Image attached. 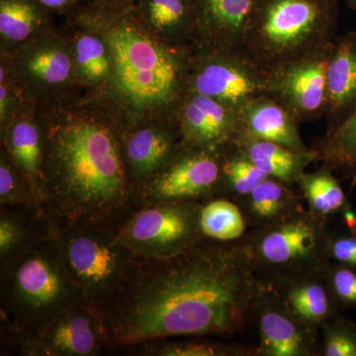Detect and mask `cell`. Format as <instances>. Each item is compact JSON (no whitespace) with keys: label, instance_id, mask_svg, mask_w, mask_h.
Segmentation results:
<instances>
[{"label":"cell","instance_id":"obj_24","mask_svg":"<svg viewBox=\"0 0 356 356\" xmlns=\"http://www.w3.org/2000/svg\"><path fill=\"white\" fill-rule=\"evenodd\" d=\"M26 76L44 86L67 83L74 69L72 51L58 40L48 39L27 47L21 60Z\"/></svg>","mask_w":356,"mask_h":356},{"label":"cell","instance_id":"obj_25","mask_svg":"<svg viewBox=\"0 0 356 356\" xmlns=\"http://www.w3.org/2000/svg\"><path fill=\"white\" fill-rule=\"evenodd\" d=\"M308 211L324 221L339 216L351 205L334 170L322 165L313 172L302 173L296 182Z\"/></svg>","mask_w":356,"mask_h":356},{"label":"cell","instance_id":"obj_1","mask_svg":"<svg viewBox=\"0 0 356 356\" xmlns=\"http://www.w3.org/2000/svg\"><path fill=\"white\" fill-rule=\"evenodd\" d=\"M261 282L240 242L203 238L165 259H143L105 312L109 350L172 337H232L252 318Z\"/></svg>","mask_w":356,"mask_h":356},{"label":"cell","instance_id":"obj_22","mask_svg":"<svg viewBox=\"0 0 356 356\" xmlns=\"http://www.w3.org/2000/svg\"><path fill=\"white\" fill-rule=\"evenodd\" d=\"M235 146L242 151L267 177L275 178L290 185H296L297 180L306 168L316 161H320L318 152H298L268 142L238 136Z\"/></svg>","mask_w":356,"mask_h":356},{"label":"cell","instance_id":"obj_21","mask_svg":"<svg viewBox=\"0 0 356 356\" xmlns=\"http://www.w3.org/2000/svg\"><path fill=\"white\" fill-rule=\"evenodd\" d=\"M180 147L175 127L156 126L140 129L133 133L126 143L125 161L135 177L134 181L137 182V189L147 178L163 168Z\"/></svg>","mask_w":356,"mask_h":356},{"label":"cell","instance_id":"obj_39","mask_svg":"<svg viewBox=\"0 0 356 356\" xmlns=\"http://www.w3.org/2000/svg\"><path fill=\"white\" fill-rule=\"evenodd\" d=\"M0 81H1V83H0V116H1L2 123H4L7 120V116H8L11 95H9V88L7 86L6 77L1 76Z\"/></svg>","mask_w":356,"mask_h":356},{"label":"cell","instance_id":"obj_13","mask_svg":"<svg viewBox=\"0 0 356 356\" xmlns=\"http://www.w3.org/2000/svg\"><path fill=\"white\" fill-rule=\"evenodd\" d=\"M252 320L257 323L259 332L257 356L320 355V331L294 317L270 285L261 282Z\"/></svg>","mask_w":356,"mask_h":356},{"label":"cell","instance_id":"obj_16","mask_svg":"<svg viewBox=\"0 0 356 356\" xmlns=\"http://www.w3.org/2000/svg\"><path fill=\"white\" fill-rule=\"evenodd\" d=\"M325 266L268 284L294 317L316 331L341 314L325 280Z\"/></svg>","mask_w":356,"mask_h":356},{"label":"cell","instance_id":"obj_23","mask_svg":"<svg viewBox=\"0 0 356 356\" xmlns=\"http://www.w3.org/2000/svg\"><path fill=\"white\" fill-rule=\"evenodd\" d=\"M294 186L273 177L257 185L238 203L248 228H264L303 209V196Z\"/></svg>","mask_w":356,"mask_h":356},{"label":"cell","instance_id":"obj_20","mask_svg":"<svg viewBox=\"0 0 356 356\" xmlns=\"http://www.w3.org/2000/svg\"><path fill=\"white\" fill-rule=\"evenodd\" d=\"M57 227L36 203L1 207L0 212V264L56 235Z\"/></svg>","mask_w":356,"mask_h":356},{"label":"cell","instance_id":"obj_6","mask_svg":"<svg viewBox=\"0 0 356 356\" xmlns=\"http://www.w3.org/2000/svg\"><path fill=\"white\" fill-rule=\"evenodd\" d=\"M55 238L84 300L104 314L130 286L144 259L104 227L57 228Z\"/></svg>","mask_w":356,"mask_h":356},{"label":"cell","instance_id":"obj_2","mask_svg":"<svg viewBox=\"0 0 356 356\" xmlns=\"http://www.w3.org/2000/svg\"><path fill=\"white\" fill-rule=\"evenodd\" d=\"M39 203L57 228L117 229L138 205L116 131L99 116L72 113L40 126Z\"/></svg>","mask_w":356,"mask_h":356},{"label":"cell","instance_id":"obj_37","mask_svg":"<svg viewBox=\"0 0 356 356\" xmlns=\"http://www.w3.org/2000/svg\"><path fill=\"white\" fill-rule=\"evenodd\" d=\"M91 6L103 11L121 13L134 6L136 0H90Z\"/></svg>","mask_w":356,"mask_h":356},{"label":"cell","instance_id":"obj_19","mask_svg":"<svg viewBox=\"0 0 356 356\" xmlns=\"http://www.w3.org/2000/svg\"><path fill=\"white\" fill-rule=\"evenodd\" d=\"M140 24L158 41L184 49L193 46L194 13L192 0H136Z\"/></svg>","mask_w":356,"mask_h":356},{"label":"cell","instance_id":"obj_31","mask_svg":"<svg viewBox=\"0 0 356 356\" xmlns=\"http://www.w3.org/2000/svg\"><path fill=\"white\" fill-rule=\"evenodd\" d=\"M268 177L242 151L229 147L222 168V195L240 203Z\"/></svg>","mask_w":356,"mask_h":356},{"label":"cell","instance_id":"obj_27","mask_svg":"<svg viewBox=\"0 0 356 356\" xmlns=\"http://www.w3.org/2000/svg\"><path fill=\"white\" fill-rule=\"evenodd\" d=\"M6 144L11 159L29 180L39 202L40 172L43 158L41 128L28 117H19L9 127Z\"/></svg>","mask_w":356,"mask_h":356},{"label":"cell","instance_id":"obj_18","mask_svg":"<svg viewBox=\"0 0 356 356\" xmlns=\"http://www.w3.org/2000/svg\"><path fill=\"white\" fill-rule=\"evenodd\" d=\"M241 135L268 140L298 152L311 151L302 139L299 122L275 100L264 95L238 110Z\"/></svg>","mask_w":356,"mask_h":356},{"label":"cell","instance_id":"obj_35","mask_svg":"<svg viewBox=\"0 0 356 356\" xmlns=\"http://www.w3.org/2000/svg\"><path fill=\"white\" fill-rule=\"evenodd\" d=\"M324 273L332 297L339 310L355 309V269L330 261L325 264Z\"/></svg>","mask_w":356,"mask_h":356},{"label":"cell","instance_id":"obj_12","mask_svg":"<svg viewBox=\"0 0 356 356\" xmlns=\"http://www.w3.org/2000/svg\"><path fill=\"white\" fill-rule=\"evenodd\" d=\"M26 355L93 356L109 350L105 314L83 301L62 312L38 336L20 344Z\"/></svg>","mask_w":356,"mask_h":356},{"label":"cell","instance_id":"obj_33","mask_svg":"<svg viewBox=\"0 0 356 356\" xmlns=\"http://www.w3.org/2000/svg\"><path fill=\"white\" fill-rule=\"evenodd\" d=\"M7 154H2L0 163V205L1 207L33 203L40 205L29 180L16 165L11 156L9 158Z\"/></svg>","mask_w":356,"mask_h":356},{"label":"cell","instance_id":"obj_3","mask_svg":"<svg viewBox=\"0 0 356 356\" xmlns=\"http://www.w3.org/2000/svg\"><path fill=\"white\" fill-rule=\"evenodd\" d=\"M135 6V4H134ZM109 44L117 92L137 111L172 108L185 92L189 48L166 46L140 24L135 6L109 13L91 6Z\"/></svg>","mask_w":356,"mask_h":356},{"label":"cell","instance_id":"obj_9","mask_svg":"<svg viewBox=\"0 0 356 356\" xmlns=\"http://www.w3.org/2000/svg\"><path fill=\"white\" fill-rule=\"evenodd\" d=\"M267 70L243 51L191 47L185 70V91L209 96L238 111L266 95Z\"/></svg>","mask_w":356,"mask_h":356},{"label":"cell","instance_id":"obj_17","mask_svg":"<svg viewBox=\"0 0 356 356\" xmlns=\"http://www.w3.org/2000/svg\"><path fill=\"white\" fill-rule=\"evenodd\" d=\"M356 109V32L334 37L327 70V131L331 133Z\"/></svg>","mask_w":356,"mask_h":356},{"label":"cell","instance_id":"obj_7","mask_svg":"<svg viewBox=\"0 0 356 356\" xmlns=\"http://www.w3.org/2000/svg\"><path fill=\"white\" fill-rule=\"evenodd\" d=\"M329 222L301 209L240 241L257 280L266 284L318 270L327 264Z\"/></svg>","mask_w":356,"mask_h":356},{"label":"cell","instance_id":"obj_38","mask_svg":"<svg viewBox=\"0 0 356 356\" xmlns=\"http://www.w3.org/2000/svg\"><path fill=\"white\" fill-rule=\"evenodd\" d=\"M47 10H72L81 0H34Z\"/></svg>","mask_w":356,"mask_h":356},{"label":"cell","instance_id":"obj_8","mask_svg":"<svg viewBox=\"0 0 356 356\" xmlns=\"http://www.w3.org/2000/svg\"><path fill=\"white\" fill-rule=\"evenodd\" d=\"M201 202L140 206L115 231L119 240L140 257L170 259L203 240L199 229Z\"/></svg>","mask_w":356,"mask_h":356},{"label":"cell","instance_id":"obj_4","mask_svg":"<svg viewBox=\"0 0 356 356\" xmlns=\"http://www.w3.org/2000/svg\"><path fill=\"white\" fill-rule=\"evenodd\" d=\"M0 264L1 317L18 346L62 312L86 301L67 273L55 236Z\"/></svg>","mask_w":356,"mask_h":356},{"label":"cell","instance_id":"obj_28","mask_svg":"<svg viewBox=\"0 0 356 356\" xmlns=\"http://www.w3.org/2000/svg\"><path fill=\"white\" fill-rule=\"evenodd\" d=\"M320 161L356 185V109L331 133H325L317 147Z\"/></svg>","mask_w":356,"mask_h":356},{"label":"cell","instance_id":"obj_32","mask_svg":"<svg viewBox=\"0 0 356 356\" xmlns=\"http://www.w3.org/2000/svg\"><path fill=\"white\" fill-rule=\"evenodd\" d=\"M149 355L163 356H257V346L252 343H221L215 341H175L144 348Z\"/></svg>","mask_w":356,"mask_h":356},{"label":"cell","instance_id":"obj_5","mask_svg":"<svg viewBox=\"0 0 356 356\" xmlns=\"http://www.w3.org/2000/svg\"><path fill=\"white\" fill-rule=\"evenodd\" d=\"M337 17V0H257L242 51L271 69L332 42Z\"/></svg>","mask_w":356,"mask_h":356},{"label":"cell","instance_id":"obj_15","mask_svg":"<svg viewBox=\"0 0 356 356\" xmlns=\"http://www.w3.org/2000/svg\"><path fill=\"white\" fill-rule=\"evenodd\" d=\"M257 0H192L193 46L242 51L243 36Z\"/></svg>","mask_w":356,"mask_h":356},{"label":"cell","instance_id":"obj_10","mask_svg":"<svg viewBox=\"0 0 356 356\" xmlns=\"http://www.w3.org/2000/svg\"><path fill=\"white\" fill-rule=\"evenodd\" d=\"M180 147L159 172L138 187L140 206L206 200L222 195V168L229 147Z\"/></svg>","mask_w":356,"mask_h":356},{"label":"cell","instance_id":"obj_30","mask_svg":"<svg viewBox=\"0 0 356 356\" xmlns=\"http://www.w3.org/2000/svg\"><path fill=\"white\" fill-rule=\"evenodd\" d=\"M47 9L34 0H0V34L9 43H21L38 32Z\"/></svg>","mask_w":356,"mask_h":356},{"label":"cell","instance_id":"obj_40","mask_svg":"<svg viewBox=\"0 0 356 356\" xmlns=\"http://www.w3.org/2000/svg\"><path fill=\"white\" fill-rule=\"evenodd\" d=\"M339 216L341 217L343 226L348 231L356 232V211L353 209V206L346 208Z\"/></svg>","mask_w":356,"mask_h":356},{"label":"cell","instance_id":"obj_26","mask_svg":"<svg viewBox=\"0 0 356 356\" xmlns=\"http://www.w3.org/2000/svg\"><path fill=\"white\" fill-rule=\"evenodd\" d=\"M199 229L204 238L227 243L240 242L250 231L241 206L226 196L201 202Z\"/></svg>","mask_w":356,"mask_h":356},{"label":"cell","instance_id":"obj_11","mask_svg":"<svg viewBox=\"0 0 356 356\" xmlns=\"http://www.w3.org/2000/svg\"><path fill=\"white\" fill-rule=\"evenodd\" d=\"M332 41L267 70L266 95L286 109L299 123L325 116L327 70Z\"/></svg>","mask_w":356,"mask_h":356},{"label":"cell","instance_id":"obj_41","mask_svg":"<svg viewBox=\"0 0 356 356\" xmlns=\"http://www.w3.org/2000/svg\"><path fill=\"white\" fill-rule=\"evenodd\" d=\"M348 4L356 10V0H348Z\"/></svg>","mask_w":356,"mask_h":356},{"label":"cell","instance_id":"obj_14","mask_svg":"<svg viewBox=\"0 0 356 356\" xmlns=\"http://www.w3.org/2000/svg\"><path fill=\"white\" fill-rule=\"evenodd\" d=\"M175 113L182 147H227L241 134L238 111L209 96L185 91Z\"/></svg>","mask_w":356,"mask_h":356},{"label":"cell","instance_id":"obj_36","mask_svg":"<svg viewBox=\"0 0 356 356\" xmlns=\"http://www.w3.org/2000/svg\"><path fill=\"white\" fill-rule=\"evenodd\" d=\"M327 254L329 261L356 270V232H331Z\"/></svg>","mask_w":356,"mask_h":356},{"label":"cell","instance_id":"obj_29","mask_svg":"<svg viewBox=\"0 0 356 356\" xmlns=\"http://www.w3.org/2000/svg\"><path fill=\"white\" fill-rule=\"evenodd\" d=\"M74 70L83 81L99 84L113 74L111 51L104 36L83 33L72 49Z\"/></svg>","mask_w":356,"mask_h":356},{"label":"cell","instance_id":"obj_34","mask_svg":"<svg viewBox=\"0 0 356 356\" xmlns=\"http://www.w3.org/2000/svg\"><path fill=\"white\" fill-rule=\"evenodd\" d=\"M318 356H356V324L339 314L321 327Z\"/></svg>","mask_w":356,"mask_h":356}]
</instances>
